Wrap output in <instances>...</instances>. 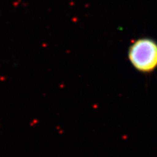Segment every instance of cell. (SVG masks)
I'll list each match as a JSON object with an SVG mask.
<instances>
[{"instance_id":"1","label":"cell","mask_w":157,"mask_h":157,"mask_svg":"<svg viewBox=\"0 0 157 157\" xmlns=\"http://www.w3.org/2000/svg\"><path fill=\"white\" fill-rule=\"evenodd\" d=\"M128 60L139 73L152 74L157 70V42L149 37L136 39L128 49Z\"/></svg>"}]
</instances>
